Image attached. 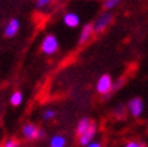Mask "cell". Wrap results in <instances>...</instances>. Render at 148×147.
Instances as JSON below:
<instances>
[{"instance_id":"7c38bea8","label":"cell","mask_w":148,"mask_h":147,"mask_svg":"<svg viewBox=\"0 0 148 147\" xmlns=\"http://www.w3.org/2000/svg\"><path fill=\"white\" fill-rule=\"evenodd\" d=\"M22 101H23V94H22L21 92H14L11 95V98H10V102H11V105H13V106L21 105Z\"/></svg>"},{"instance_id":"5bb4252c","label":"cell","mask_w":148,"mask_h":147,"mask_svg":"<svg viewBox=\"0 0 148 147\" xmlns=\"http://www.w3.org/2000/svg\"><path fill=\"white\" fill-rule=\"evenodd\" d=\"M1 147H19V144L14 139H7L6 141H4Z\"/></svg>"},{"instance_id":"8992f818","label":"cell","mask_w":148,"mask_h":147,"mask_svg":"<svg viewBox=\"0 0 148 147\" xmlns=\"http://www.w3.org/2000/svg\"><path fill=\"white\" fill-rule=\"evenodd\" d=\"M95 134H97V124L93 123L90 124V127L89 129H88L86 133L83 135H81L78 136V141H79V145H82V146H87V145H89L92 141H93V139L95 136Z\"/></svg>"},{"instance_id":"9c48e42d","label":"cell","mask_w":148,"mask_h":147,"mask_svg":"<svg viewBox=\"0 0 148 147\" xmlns=\"http://www.w3.org/2000/svg\"><path fill=\"white\" fill-rule=\"evenodd\" d=\"M90 124H92L90 120H89V118H87V117H84V118L81 120V121L77 123V127H76V134H77V136L83 135L86 131L89 129Z\"/></svg>"},{"instance_id":"2e32d148","label":"cell","mask_w":148,"mask_h":147,"mask_svg":"<svg viewBox=\"0 0 148 147\" xmlns=\"http://www.w3.org/2000/svg\"><path fill=\"white\" fill-rule=\"evenodd\" d=\"M124 147H145L141 142H138V141H135V140H131L129 142H127L124 145Z\"/></svg>"},{"instance_id":"9a60e30c","label":"cell","mask_w":148,"mask_h":147,"mask_svg":"<svg viewBox=\"0 0 148 147\" xmlns=\"http://www.w3.org/2000/svg\"><path fill=\"white\" fill-rule=\"evenodd\" d=\"M121 1H122V0H106L105 5H103V6H105L106 10H110V9H112V7L117 6Z\"/></svg>"},{"instance_id":"277c9868","label":"cell","mask_w":148,"mask_h":147,"mask_svg":"<svg viewBox=\"0 0 148 147\" xmlns=\"http://www.w3.org/2000/svg\"><path fill=\"white\" fill-rule=\"evenodd\" d=\"M112 22V14L108 13V12H105L102 13L101 16L95 21V23L93 24V32L94 33H101L102 30L110 25V23Z\"/></svg>"},{"instance_id":"3957f363","label":"cell","mask_w":148,"mask_h":147,"mask_svg":"<svg viewBox=\"0 0 148 147\" xmlns=\"http://www.w3.org/2000/svg\"><path fill=\"white\" fill-rule=\"evenodd\" d=\"M112 89H113V82H112V78H111V76L110 75H102L98 80V83H97V91H98V93H100L102 95H106Z\"/></svg>"},{"instance_id":"5b68a950","label":"cell","mask_w":148,"mask_h":147,"mask_svg":"<svg viewBox=\"0 0 148 147\" xmlns=\"http://www.w3.org/2000/svg\"><path fill=\"white\" fill-rule=\"evenodd\" d=\"M143 101L141 98H132L129 104H128V110L129 112L131 113L132 117H140L143 112Z\"/></svg>"},{"instance_id":"e0dca14e","label":"cell","mask_w":148,"mask_h":147,"mask_svg":"<svg viewBox=\"0 0 148 147\" xmlns=\"http://www.w3.org/2000/svg\"><path fill=\"white\" fill-rule=\"evenodd\" d=\"M52 1V0H38V4H36V6L38 7H43L46 6L47 4H49Z\"/></svg>"},{"instance_id":"8fae6325","label":"cell","mask_w":148,"mask_h":147,"mask_svg":"<svg viewBox=\"0 0 148 147\" xmlns=\"http://www.w3.org/2000/svg\"><path fill=\"white\" fill-rule=\"evenodd\" d=\"M66 139L63 135H54L49 140V147H65Z\"/></svg>"},{"instance_id":"4fadbf2b","label":"cell","mask_w":148,"mask_h":147,"mask_svg":"<svg viewBox=\"0 0 148 147\" xmlns=\"http://www.w3.org/2000/svg\"><path fill=\"white\" fill-rule=\"evenodd\" d=\"M54 117H56V111L52 109L46 110V111H43V113H42V120H45V121H49L52 118H54Z\"/></svg>"},{"instance_id":"7a4b0ae2","label":"cell","mask_w":148,"mask_h":147,"mask_svg":"<svg viewBox=\"0 0 148 147\" xmlns=\"http://www.w3.org/2000/svg\"><path fill=\"white\" fill-rule=\"evenodd\" d=\"M59 48L58 40L56 39V36L53 35H47L45 36L42 43H41V51L46 54H53L56 53Z\"/></svg>"},{"instance_id":"6da1fadb","label":"cell","mask_w":148,"mask_h":147,"mask_svg":"<svg viewBox=\"0 0 148 147\" xmlns=\"http://www.w3.org/2000/svg\"><path fill=\"white\" fill-rule=\"evenodd\" d=\"M22 134L28 140H38V139H43L45 137V131L42 129L38 128L33 123H27L22 129Z\"/></svg>"},{"instance_id":"52a82bcc","label":"cell","mask_w":148,"mask_h":147,"mask_svg":"<svg viewBox=\"0 0 148 147\" xmlns=\"http://www.w3.org/2000/svg\"><path fill=\"white\" fill-rule=\"evenodd\" d=\"M18 29H19V22L13 18V19H11L9 22V24L6 25V28H5V35L7 36V38H12V36H14L17 34Z\"/></svg>"},{"instance_id":"ba28073f","label":"cell","mask_w":148,"mask_h":147,"mask_svg":"<svg viewBox=\"0 0 148 147\" xmlns=\"http://www.w3.org/2000/svg\"><path fill=\"white\" fill-rule=\"evenodd\" d=\"M93 33H94L93 32V24H86L82 29V32H81V34H79V40H78L79 45H83L84 42H87L88 40H89Z\"/></svg>"},{"instance_id":"30bf717a","label":"cell","mask_w":148,"mask_h":147,"mask_svg":"<svg viewBox=\"0 0 148 147\" xmlns=\"http://www.w3.org/2000/svg\"><path fill=\"white\" fill-rule=\"evenodd\" d=\"M64 23L68 27H70V28H76L79 24V18H78V16L76 13L69 12V13H66L64 16Z\"/></svg>"},{"instance_id":"ac0fdd59","label":"cell","mask_w":148,"mask_h":147,"mask_svg":"<svg viewBox=\"0 0 148 147\" xmlns=\"http://www.w3.org/2000/svg\"><path fill=\"white\" fill-rule=\"evenodd\" d=\"M86 147H102V146H101V144L98 142V141H92L89 145H87Z\"/></svg>"}]
</instances>
